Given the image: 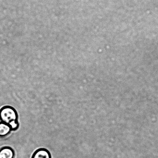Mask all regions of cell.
Segmentation results:
<instances>
[{"label":"cell","mask_w":158,"mask_h":158,"mask_svg":"<svg viewBox=\"0 0 158 158\" xmlns=\"http://www.w3.org/2000/svg\"><path fill=\"white\" fill-rule=\"evenodd\" d=\"M15 152L9 147H3L0 149V158H14Z\"/></svg>","instance_id":"2"},{"label":"cell","mask_w":158,"mask_h":158,"mask_svg":"<svg viewBox=\"0 0 158 158\" xmlns=\"http://www.w3.org/2000/svg\"><path fill=\"white\" fill-rule=\"evenodd\" d=\"M31 158H52V156L48 150L40 148L35 151Z\"/></svg>","instance_id":"3"},{"label":"cell","mask_w":158,"mask_h":158,"mask_svg":"<svg viewBox=\"0 0 158 158\" xmlns=\"http://www.w3.org/2000/svg\"><path fill=\"white\" fill-rule=\"evenodd\" d=\"M18 119V113L12 107L6 106L0 109V120L9 125L12 131H16L19 127Z\"/></svg>","instance_id":"1"},{"label":"cell","mask_w":158,"mask_h":158,"mask_svg":"<svg viewBox=\"0 0 158 158\" xmlns=\"http://www.w3.org/2000/svg\"><path fill=\"white\" fill-rule=\"evenodd\" d=\"M10 127L4 122H0V137H6L8 135L11 131Z\"/></svg>","instance_id":"4"}]
</instances>
